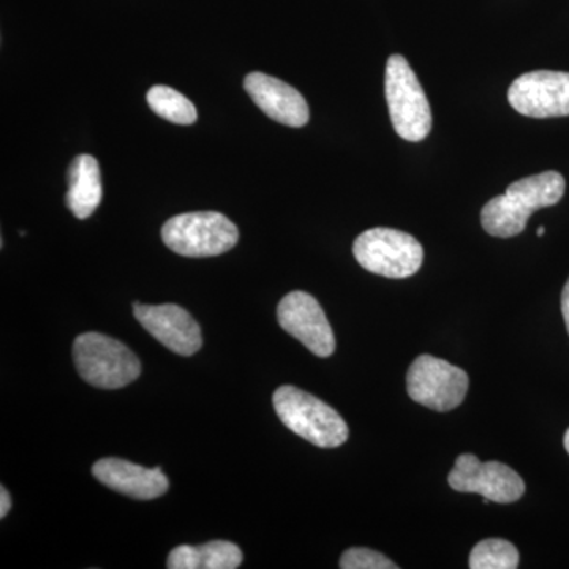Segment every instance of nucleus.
Instances as JSON below:
<instances>
[{"instance_id": "39448f33", "label": "nucleus", "mask_w": 569, "mask_h": 569, "mask_svg": "<svg viewBox=\"0 0 569 569\" xmlns=\"http://www.w3.org/2000/svg\"><path fill=\"white\" fill-rule=\"evenodd\" d=\"M162 239L168 249L182 257H217L238 244L239 231L223 213L189 212L171 217L163 224Z\"/></svg>"}, {"instance_id": "9b49d317", "label": "nucleus", "mask_w": 569, "mask_h": 569, "mask_svg": "<svg viewBox=\"0 0 569 569\" xmlns=\"http://www.w3.org/2000/svg\"><path fill=\"white\" fill-rule=\"evenodd\" d=\"M133 313L142 328L173 353L192 356L203 346L200 325L182 307L134 302Z\"/></svg>"}, {"instance_id": "ddd939ff", "label": "nucleus", "mask_w": 569, "mask_h": 569, "mask_svg": "<svg viewBox=\"0 0 569 569\" xmlns=\"http://www.w3.org/2000/svg\"><path fill=\"white\" fill-rule=\"evenodd\" d=\"M92 473L107 488L137 500H153L170 488L162 468H146L123 459L99 460L92 467Z\"/></svg>"}, {"instance_id": "4be33fe9", "label": "nucleus", "mask_w": 569, "mask_h": 569, "mask_svg": "<svg viewBox=\"0 0 569 569\" xmlns=\"http://www.w3.org/2000/svg\"><path fill=\"white\" fill-rule=\"evenodd\" d=\"M545 233H546L545 227L538 228L537 234L539 236V238H541V236H545Z\"/></svg>"}, {"instance_id": "a211bd4d", "label": "nucleus", "mask_w": 569, "mask_h": 569, "mask_svg": "<svg viewBox=\"0 0 569 569\" xmlns=\"http://www.w3.org/2000/svg\"><path fill=\"white\" fill-rule=\"evenodd\" d=\"M340 568L342 569H397L396 563H392L383 553L377 550L353 548L343 552L340 559Z\"/></svg>"}, {"instance_id": "6ab92c4d", "label": "nucleus", "mask_w": 569, "mask_h": 569, "mask_svg": "<svg viewBox=\"0 0 569 569\" xmlns=\"http://www.w3.org/2000/svg\"><path fill=\"white\" fill-rule=\"evenodd\" d=\"M561 313H563L565 325L569 335V279L565 283L563 293H561Z\"/></svg>"}, {"instance_id": "0eeeda50", "label": "nucleus", "mask_w": 569, "mask_h": 569, "mask_svg": "<svg viewBox=\"0 0 569 569\" xmlns=\"http://www.w3.org/2000/svg\"><path fill=\"white\" fill-rule=\"evenodd\" d=\"M408 396L430 410L451 411L466 399V370L436 356L421 355L411 362L407 373Z\"/></svg>"}, {"instance_id": "dca6fc26", "label": "nucleus", "mask_w": 569, "mask_h": 569, "mask_svg": "<svg viewBox=\"0 0 569 569\" xmlns=\"http://www.w3.org/2000/svg\"><path fill=\"white\" fill-rule=\"evenodd\" d=\"M148 103L151 110L167 121L190 126L197 122L198 112L194 104L181 92L168 86H153L148 92Z\"/></svg>"}, {"instance_id": "f257e3e1", "label": "nucleus", "mask_w": 569, "mask_h": 569, "mask_svg": "<svg viewBox=\"0 0 569 569\" xmlns=\"http://www.w3.org/2000/svg\"><path fill=\"white\" fill-rule=\"evenodd\" d=\"M565 190L567 181L557 171H545L512 182L507 193L492 198L482 208V228L496 238H515L526 230L531 213L559 203Z\"/></svg>"}, {"instance_id": "4468645a", "label": "nucleus", "mask_w": 569, "mask_h": 569, "mask_svg": "<svg viewBox=\"0 0 569 569\" xmlns=\"http://www.w3.org/2000/svg\"><path fill=\"white\" fill-rule=\"evenodd\" d=\"M103 186L99 162L89 153L78 156L70 164L67 206L77 219H89L102 203Z\"/></svg>"}, {"instance_id": "6e6552de", "label": "nucleus", "mask_w": 569, "mask_h": 569, "mask_svg": "<svg viewBox=\"0 0 569 569\" xmlns=\"http://www.w3.org/2000/svg\"><path fill=\"white\" fill-rule=\"evenodd\" d=\"M508 102L527 118H565L569 116V73L537 70L522 74L509 86Z\"/></svg>"}, {"instance_id": "412c9836", "label": "nucleus", "mask_w": 569, "mask_h": 569, "mask_svg": "<svg viewBox=\"0 0 569 569\" xmlns=\"http://www.w3.org/2000/svg\"><path fill=\"white\" fill-rule=\"evenodd\" d=\"M563 443L565 449H567V452L569 455V429L567 430V433H565Z\"/></svg>"}, {"instance_id": "aec40b11", "label": "nucleus", "mask_w": 569, "mask_h": 569, "mask_svg": "<svg viewBox=\"0 0 569 569\" xmlns=\"http://www.w3.org/2000/svg\"><path fill=\"white\" fill-rule=\"evenodd\" d=\"M11 508L10 493L7 492L6 488L0 489V518H6L9 515Z\"/></svg>"}, {"instance_id": "7ed1b4c3", "label": "nucleus", "mask_w": 569, "mask_h": 569, "mask_svg": "<svg viewBox=\"0 0 569 569\" xmlns=\"http://www.w3.org/2000/svg\"><path fill=\"white\" fill-rule=\"evenodd\" d=\"M385 93L396 133L410 142L426 140L432 130V111L417 73L403 56L388 59Z\"/></svg>"}, {"instance_id": "9d476101", "label": "nucleus", "mask_w": 569, "mask_h": 569, "mask_svg": "<svg viewBox=\"0 0 569 569\" xmlns=\"http://www.w3.org/2000/svg\"><path fill=\"white\" fill-rule=\"evenodd\" d=\"M277 320L288 335L293 336L313 355L328 358L335 353L336 337L325 316L323 307L305 291L284 296L277 307Z\"/></svg>"}, {"instance_id": "f03ea898", "label": "nucleus", "mask_w": 569, "mask_h": 569, "mask_svg": "<svg viewBox=\"0 0 569 569\" xmlns=\"http://www.w3.org/2000/svg\"><path fill=\"white\" fill-rule=\"evenodd\" d=\"M272 402L280 421L316 447H342L348 440L347 422L335 408L316 396L284 385L277 389Z\"/></svg>"}, {"instance_id": "20e7f679", "label": "nucleus", "mask_w": 569, "mask_h": 569, "mask_svg": "<svg viewBox=\"0 0 569 569\" xmlns=\"http://www.w3.org/2000/svg\"><path fill=\"white\" fill-rule=\"evenodd\" d=\"M73 359L82 380L96 388H126L141 373L140 359L129 347L99 332L77 337Z\"/></svg>"}, {"instance_id": "423d86ee", "label": "nucleus", "mask_w": 569, "mask_h": 569, "mask_svg": "<svg viewBox=\"0 0 569 569\" xmlns=\"http://www.w3.org/2000/svg\"><path fill=\"white\" fill-rule=\"evenodd\" d=\"M353 254L366 271L388 279L417 274L425 260V250L418 239L392 228H372L359 234Z\"/></svg>"}, {"instance_id": "f8f14e48", "label": "nucleus", "mask_w": 569, "mask_h": 569, "mask_svg": "<svg viewBox=\"0 0 569 569\" xmlns=\"http://www.w3.org/2000/svg\"><path fill=\"white\" fill-rule=\"evenodd\" d=\"M244 88L254 104L272 121L295 129L309 122V104L302 93L279 78L253 71L247 74Z\"/></svg>"}, {"instance_id": "2eb2a0df", "label": "nucleus", "mask_w": 569, "mask_h": 569, "mask_svg": "<svg viewBox=\"0 0 569 569\" xmlns=\"http://www.w3.org/2000/svg\"><path fill=\"white\" fill-rule=\"evenodd\" d=\"M242 550L230 541H211L201 546H179L168 556L170 569H236L241 567Z\"/></svg>"}, {"instance_id": "f3484780", "label": "nucleus", "mask_w": 569, "mask_h": 569, "mask_svg": "<svg viewBox=\"0 0 569 569\" xmlns=\"http://www.w3.org/2000/svg\"><path fill=\"white\" fill-rule=\"evenodd\" d=\"M471 569H516L519 552L507 539L490 538L478 542L470 553Z\"/></svg>"}, {"instance_id": "1a4fd4ad", "label": "nucleus", "mask_w": 569, "mask_h": 569, "mask_svg": "<svg viewBox=\"0 0 569 569\" xmlns=\"http://www.w3.org/2000/svg\"><path fill=\"white\" fill-rule=\"evenodd\" d=\"M448 482L458 492L479 493L496 503H515L526 492V482L505 463L481 462L475 455L456 459Z\"/></svg>"}]
</instances>
